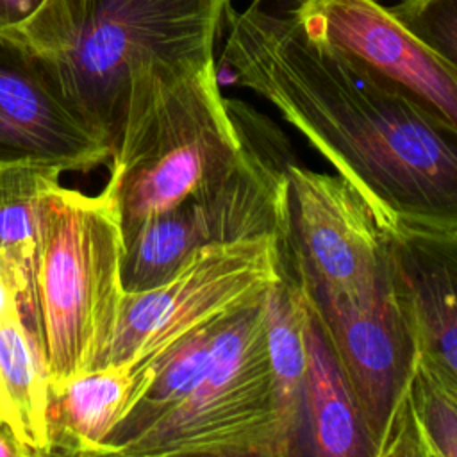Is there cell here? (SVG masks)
Wrapping results in <instances>:
<instances>
[{
    "mask_svg": "<svg viewBox=\"0 0 457 457\" xmlns=\"http://www.w3.org/2000/svg\"><path fill=\"white\" fill-rule=\"evenodd\" d=\"M223 64L398 220L457 228V129L291 18L227 7Z\"/></svg>",
    "mask_w": 457,
    "mask_h": 457,
    "instance_id": "cell-1",
    "label": "cell"
},
{
    "mask_svg": "<svg viewBox=\"0 0 457 457\" xmlns=\"http://www.w3.org/2000/svg\"><path fill=\"white\" fill-rule=\"evenodd\" d=\"M228 5L230 0H46L11 36L112 152L130 84L154 70L214 62Z\"/></svg>",
    "mask_w": 457,
    "mask_h": 457,
    "instance_id": "cell-2",
    "label": "cell"
},
{
    "mask_svg": "<svg viewBox=\"0 0 457 457\" xmlns=\"http://www.w3.org/2000/svg\"><path fill=\"white\" fill-rule=\"evenodd\" d=\"M245 155L246 134L232 100L221 95L214 62L137 77L104 189L121 237L225 180Z\"/></svg>",
    "mask_w": 457,
    "mask_h": 457,
    "instance_id": "cell-3",
    "label": "cell"
},
{
    "mask_svg": "<svg viewBox=\"0 0 457 457\" xmlns=\"http://www.w3.org/2000/svg\"><path fill=\"white\" fill-rule=\"evenodd\" d=\"M123 237L105 191L86 195L52 182L39 202L36 300L48 378L95 370L123 302Z\"/></svg>",
    "mask_w": 457,
    "mask_h": 457,
    "instance_id": "cell-4",
    "label": "cell"
},
{
    "mask_svg": "<svg viewBox=\"0 0 457 457\" xmlns=\"http://www.w3.org/2000/svg\"><path fill=\"white\" fill-rule=\"evenodd\" d=\"M266 295L230 312L198 382L123 457H284L266 334Z\"/></svg>",
    "mask_w": 457,
    "mask_h": 457,
    "instance_id": "cell-5",
    "label": "cell"
},
{
    "mask_svg": "<svg viewBox=\"0 0 457 457\" xmlns=\"http://www.w3.org/2000/svg\"><path fill=\"white\" fill-rule=\"evenodd\" d=\"M232 100L246 134V155L225 180L145 221L123 239L121 286L141 293L161 286L205 246L284 232L286 168L293 161L264 130L262 116Z\"/></svg>",
    "mask_w": 457,
    "mask_h": 457,
    "instance_id": "cell-6",
    "label": "cell"
},
{
    "mask_svg": "<svg viewBox=\"0 0 457 457\" xmlns=\"http://www.w3.org/2000/svg\"><path fill=\"white\" fill-rule=\"evenodd\" d=\"M280 275L277 236L202 248L161 286L123 295L114 336L96 368L161 355L196 327L266 295Z\"/></svg>",
    "mask_w": 457,
    "mask_h": 457,
    "instance_id": "cell-7",
    "label": "cell"
},
{
    "mask_svg": "<svg viewBox=\"0 0 457 457\" xmlns=\"http://www.w3.org/2000/svg\"><path fill=\"white\" fill-rule=\"evenodd\" d=\"M302 27L457 129V77L377 0H305Z\"/></svg>",
    "mask_w": 457,
    "mask_h": 457,
    "instance_id": "cell-8",
    "label": "cell"
},
{
    "mask_svg": "<svg viewBox=\"0 0 457 457\" xmlns=\"http://www.w3.org/2000/svg\"><path fill=\"white\" fill-rule=\"evenodd\" d=\"M375 209L418 361L457 393V228L414 225Z\"/></svg>",
    "mask_w": 457,
    "mask_h": 457,
    "instance_id": "cell-9",
    "label": "cell"
},
{
    "mask_svg": "<svg viewBox=\"0 0 457 457\" xmlns=\"http://www.w3.org/2000/svg\"><path fill=\"white\" fill-rule=\"evenodd\" d=\"M107 145L68 107L27 48L0 34V161L32 159L64 171L109 161Z\"/></svg>",
    "mask_w": 457,
    "mask_h": 457,
    "instance_id": "cell-10",
    "label": "cell"
},
{
    "mask_svg": "<svg viewBox=\"0 0 457 457\" xmlns=\"http://www.w3.org/2000/svg\"><path fill=\"white\" fill-rule=\"evenodd\" d=\"M154 377V362L111 364L46 380L48 455L100 457Z\"/></svg>",
    "mask_w": 457,
    "mask_h": 457,
    "instance_id": "cell-11",
    "label": "cell"
},
{
    "mask_svg": "<svg viewBox=\"0 0 457 457\" xmlns=\"http://www.w3.org/2000/svg\"><path fill=\"white\" fill-rule=\"evenodd\" d=\"M46 380L41 348L0 266V423L32 457L48 455Z\"/></svg>",
    "mask_w": 457,
    "mask_h": 457,
    "instance_id": "cell-12",
    "label": "cell"
},
{
    "mask_svg": "<svg viewBox=\"0 0 457 457\" xmlns=\"http://www.w3.org/2000/svg\"><path fill=\"white\" fill-rule=\"evenodd\" d=\"M61 175L59 168L32 159L0 161V266L20 298L39 348L41 325L36 300L39 202L45 189Z\"/></svg>",
    "mask_w": 457,
    "mask_h": 457,
    "instance_id": "cell-13",
    "label": "cell"
},
{
    "mask_svg": "<svg viewBox=\"0 0 457 457\" xmlns=\"http://www.w3.org/2000/svg\"><path fill=\"white\" fill-rule=\"evenodd\" d=\"M280 271V280L266 295V334L282 455L293 457L309 455L305 414L307 309L282 259Z\"/></svg>",
    "mask_w": 457,
    "mask_h": 457,
    "instance_id": "cell-14",
    "label": "cell"
},
{
    "mask_svg": "<svg viewBox=\"0 0 457 457\" xmlns=\"http://www.w3.org/2000/svg\"><path fill=\"white\" fill-rule=\"evenodd\" d=\"M305 414L309 455L375 457L346 377L309 309L305 323Z\"/></svg>",
    "mask_w": 457,
    "mask_h": 457,
    "instance_id": "cell-15",
    "label": "cell"
},
{
    "mask_svg": "<svg viewBox=\"0 0 457 457\" xmlns=\"http://www.w3.org/2000/svg\"><path fill=\"white\" fill-rule=\"evenodd\" d=\"M382 457H457V393L420 361Z\"/></svg>",
    "mask_w": 457,
    "mask_h": 457,
    "instance_id": "cell-16",
    "label": "cell"
},
{
    "mask_svg": "<svg viewBox=\"0 0 457 457\" xmlns=\"http://www.w3.org/2000/svg\"><path fill=\"white\" fill-rule=\"evenodd\" d=\"M389 11L457 77V0H398Z\"/></svg>",
    "mask_w": 457,
    "mask_h": 457,
    "instance_id": "cell-17",
    "label": "cell"
},
{
    "mask_svg": "<svg viewBox=\"0 0 457 457\" xmlns=\"http://www.w3.org/2000/svg\"><path fill=\"white\" fill-rule=\"evenodd\" d=\"M46 0H0V34H11L27 23Z\"/></svg>",
    "mask_w": 457,
    "mask_h": 457,
    "instance_id": "cell-18",
    "label": "cell"
},
{
    "mask_svg": "<svg viewBox=\"0 0 457 457\" xmlns=\"http://www.w3.org/2000/svg\"><path fill=\"white\" fill-rule=\"evenodd\" d=\"M305 0H252L248 5L255 11L264 14L278 16V18H291L298 12Z\"/></svg>",
    "mask_w": 457,
    "mask_h": 457,
    "instance_id": "cell-19",
    "label": "cell"
},
{
    "mask_svg": "<svg viewBox=\"0 0 457 457\" xmlns=\"http://www.w3.org/2000/svg\"><path fill=\"white\" fill-rule=\"evenodd\" d=\"M0 457H32L4 423H0Z\"/></svg>",
    "mask_w": 457,
    "mask_h": 457,
    "instance_id": "cell-20",
    "label": "cell"
}]
</instances>
